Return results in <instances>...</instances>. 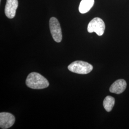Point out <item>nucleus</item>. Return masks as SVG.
I'll use <instances>...</instances> for the list:
<instances>
[{"label":"nucleus","instance_id":"1","mask_svg":"<svg viewBox=\"0 0 129 129\" xmlns=\"http://www.w3.org/2000/svg\"><path fill=\"white\" fill-rule=\"evenodd\" d=\"M25 83L28 87L34 89H44L49 85L47 79L37 72H32L29 74Z\"/></svg>","mask_w":129,"mask_h":129},{"label":"nucleus","instance_id":"2","mask_svg":"<svg viewBox=\"0 0 129 129\" xmlns=\"http://www.w3.org/2000/svg\"><path fill=\"white\" fill-rule=\"evenodd\" d=\"M68 69L71 72L78 74H87L93 69V66L88 62L82 61H76L68 66Z\"/></svg>","mask_w":129,"mask_h":129},{"label":"nucleus","instance_id":"3","mask_svg":"<svg viewBox=\"0 0 129 129\" xmlns=\"http://www.w3.org/2000/svg\"><path fill=\"white\" fill-rule=\"evenodd\" d=\"M88 31L90 33L95 32L99 36H102L105 29V24L102 19L96 17L93 19L88 25Z\"/></svg>","mask_w":129,"mask_h":129},{"label":"nucleus","instance_id":"4","mask_svg":"<svg viewBox=\"0 0 129 129\" xmlns=\"http://www.w3.org/2000/svg\"><path fill=\"white\" fill-rule=\"evenodd\" d=\"M49 27L51 35L55 41L59 43L62 39V30L60 23L55 17H51L49 20Z\"/></svg>","mask_w":129,"mask_h":129},{"label":"nucleus","instance_id":"5","mask_svg":"<svg viewBox=\"0 0 129 129\" xmlns=\"http://www.w3.org/2000/svg\"><path fill=\"white\" fill-rule=\"evenodd\" d=\"M15 117L12 114L8 112H1L0 127L1 129H8L14 123Z\"/></svg>","mask_w":129,"mask_h":129},{"label":"nucleus","instance_id":"6","mask_svg":"<svg viewBox=\"0 0 129 129\" xmlns=\"http://www.w3.org/2000/svg\"><path fill=\"white\" fill-rule=\"evenodd\" d=\"M18 6V0H7L5 7V14L9 19L14 17Z\"/></svg>","mask_w":129,"mask_h":129},{"label":"nucleus","instance_id":"7","mask_svg":"<svg viewBox=\"0 0 129 129\" xmlns=\"http://www.w3.org/2000/svg\"><path fill=\"white\" fill-rule=\"evenodd\" d=\"M127 83L124 79H118L113 83L110 88V91L111 93L120 94L125 90Z\"/></svg>","mask_w":129,"mask_h":129},{"label":"nucleus","instance_id":"8","mask_svg":"<svg viewBox=\"0 0 129 129\" xmlns=\"http://www.w3.org/2000/svg\"><path fill=\"white\" fill-rule=\"evenodd\" d=\"M94 4V0H82L79 6V11L81 14H85L91 9Z\"/></svg>","mask_w":129,"mask_h":129},{"label":"nucleus","instance_id":"9","mask_svg":"<svg viewBox=\"0 0 129 129\" xmlns=\"http://www.w3.org/2000/svg\"><path fill=\"white\" fill-rule=\"evenodd\" d=\"M115 104V99L113 97L108 96L105 98L103 105L104 109L107 111L110 112Z\"/></svg>","mask_w":129,"mask_h":129}]
</instances>
